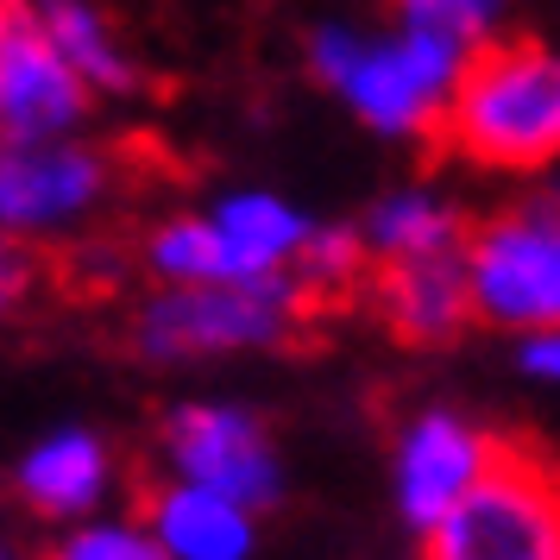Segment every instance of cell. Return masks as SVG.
Returning <instances> with one entry per match:
<instances>
[{
    "instance_id": "obj_1",
    "label": "cell",
    "mask_w": 560,
    "mask_h": 560,
    "mask_svg": "<svg viewBox=\"0 0 560 560\" xmlns=\"http://www.w3.org/2000/svg\"><path fill=\"white\" fill-rule=\"evenodd\" d=\"M466 63L472 51L416 26H397V20L384 32L359 26V20H322L308 32L315 82L378 139H429L447 127Z\"/></svg>"
},
{
    "instance_id": "obj_2",
    "label": "cell",
    "mask_w": 560,
    "mask_h": 560,
    "mask_svg": "<svg viewBox=\"0 0 560 560\" xmlns=\"http://www.w3.org/2000/svg\"><path fill=\"white\" fill-rule=\"evenodd\" d=\"M441 139L466 164L498 177H535L560 164V45L548 38L485 45L459 77Z\"/></svg>"
},
{
    "instance_id": "obj_3",
    "label": "cell",
    "mask_w": 560,
    "mask_h": 560,
    "mask_svg": "<svg viewBox=\"0 0 560 560\" xmlns=\"http://www.w3.org/2000/svg\"><path fill=\"white\" fill-rule=\"evenodd\" d=\"M315 303L296 271L265 283H189V290H152L132 315V353L145 365H196V359H233L283 347L290 328Z\"/></svg>"
},
{
    "instance_id": "obj_4",
    "label": "cell",
    "mask_w": 560,
    "mask_h": 560,
    "mask_svg": "<svg viewBox=\"0 0 560 560\" xmlns=\"http://www.w3.org/2000/svg\"><path fill=\"white\" fill-rule=\"evenodd\" d=\"M466 278H472V308L491 328H560V183L472 228Z\"/></svg>"
},
{
    "instance_id": "obj_5",
    "label": "cell",
    "mask_w": 560,
    "mask_h": 560,
    "mask_svg": "<svg viewBox=\"0 0 560 560\" xmlns=\"http://www.w3.org/2000/svg\"><path fill=\"white\" fill-rule=\"evenodd\" d=\"M416 560H560V472L504 454L429 535Z\"/></svg>"
},
{
    "instance_id": "obj_6",
    "label": "cell",
    "mask_w": 560,
    "mask_h": 560,
    "mask_svg": "<svg viewBox=\"0 0 560 560\" xmlns=\"http://www.w3.org/2000/svg\"><path fill=\"white\" fill-rule=\"evenodd\" d=\"M498 459L504 447L466 409L429 404L404 416V429L390 441V504L404 516V529L429 535L466 491H479V479Z\"/></svg>"
},
{
    "instance_id": "obj_7",
    "label": "cell",
    "mask_w": 560,
    "mask_h": 560,
    "mask_svg": "<svg viewBox=\"0 0 560 560\" xmlns=\"http://www.w3.org/2000/svg\"><path fill=\"white\" fill-rule=\"evenodd\" d=\"M164 479H189L208 491H228L240 504H278L283 459L271 447V429L240 404H177L158 429Z\"/></svg>"
},
{
    "instance_id": "obj_8",
    "label": "cell",
    "mask_w": 560,
    "mask_h": 560,
    "mask_svg": "<svg viewBox=\"0 0 560 560\" xmlns=\"http://www.w3.org/2000/svg\"><path fill=\"white\" fill-rule=\"evenodd\" d=\"M89 102H95V89L51 45L32 0H7L0 7V132H7V145L77 139Z\"/></svg>"
},
{
    "instance_id": "obj_9",
    "label": "cell",
    "mask_w": 560,
    "mask_h": 560,
    "mask_svg": "<svg viewBox=\"0 0 560 560\" xmlns=\"http://www.w3.org/2000/svg\"><path fill=\"white\" fill-rule=\"evenodd\" d=\"M114 196V158L89 139L7 145L0 158V228L7 240H63Z\"/></svg>"
},
{
    "instance_id": "obj_10",
    "label": "cell",
    "mask_w": 560,
    "mask_h": 560,
    "mask_svg": "<svg viewBox=\"0 0 560 560\" xmlns=\"http://www.w3.org/2000/svg\"><path fill=\"white\" fill-rule=\"evenodd\" d=\"M107 485H114V454H107L102 434L82 429V422H63V429L38 434L26 454L13 459L20 504L38 523H57V529L95 523L107 504Z\"/></svg>"
},
{
    "instance_id": "obj_11",
    "label": "cell",
    "mask_w": 560,
    "mask_h": 560,
    "mask_svg": "<svg viewBox=\"0 0 560 560\" xmlns=\"http://www.w3.org/2000/svg\"><path fill=\"white\" fill-rule=\"evenodd\" d=\"M139 523L164 560H253L258 548V510L189 479H158L139 504Z\"/></svg>"
},
{
    "instance_id": "obj_12",
    "label": "cell",
    "mask_w": 560,
    "mask_h": 560,
    "mask_svg": "<svg viewBox=\"0 0 560 560\" xmlns=\"http://www.w3.org/2000/svg\"><path fill=\"white\" fill-rule=\"evenodd\" d=\"M202 214H208V228H214V240H221L228 283H265V278L296 271L308 233H315V221L296 202H283L278 189H228Z\"/></svg>"
},
{
    "instance_id": "obj_13",
    "label": "cell",
    "mask_w": 560,
    "mask_h": 560,
    "mask_svg": "<svg viewBox=\"0 0 560 560\" xmlns=\"http://www.w3.org/2000/svg\"><path fill=\"white\" fill-rule=\"evenodd\" d=\"M378 322L409 347H441L454 340L479 308H472V278H466V253L441 258H404V265H378L372 283Z\"/></svg>"
},
{
    "instance_id": "obj_14",
    "label": "cell",
    "mask_w": 560,
    "mask_h": 560,
    "mask_svg": "<svg viewBox=\"0 0 560 560\" xmlns=\"http://www.w3.org/2000/svg\"><path fill=\"white\" fill-rule=\"evenodd\" d=\"M365 246L378 265H404V258H441V253H466V214L459 202H447L434 183H404L372 202V214L359 221Z\"/></svg>"
},
{
    "instance_id": "obj_15",
    "label": "cell",
    "mask_w": 560,
    "mask_h": 560,
    "mask_svg": "<svg viewBox=\"0 0 560 560\" xmlns=\"http://www.w3.org/2000/svg\"><path fill=\"white\" fill-rule=\"evenodd\" d=\"M32 13L95 95H132L139 89V63H132V51L120 45L114 20L95 0H32Z\"/></svg>"
},
{
    "instance_id": "obj_16",
    "label": "cell",
    "mask_w": 560,
    "mask_h": 560,
    "mask_svg": "<svg viewBox=\"0 0 560 560\" xmlns=\"http://www.w3.org/2000/svg\"><path fill=\"white\" fill-rule=\"evenodd\" d=\"M397 26H416L429 38H447L459 51L479 57L485 45H498V32L510 20V0H390Z\"/></svg>"
},
{
    "instance_id": "obj_17",
    "label": "cell",
    "mask_w": 560,
    "mask_h": 560,
    "mask_svg": "<svg viewBox=\"0 0 560 560\" xmlns=\"http://www.w3.org/2000/svg\"><path fill=\"white\" fill-rule=\"evenodd\" d=\"M365 265H372V246L359 228H315L303 258H296V283L308 296H340L365 278Z\"/></svg>"
},
{
    "instance_id": "obj_18",
    "label": "cell",
    "mask_w": 560,
    "mask_h": 560,
    "mask_svg": "<svg viewBox=\"0 0 560 560\" xmlns=\"http://www.w3.org/2000/svg\"><path fill=\"white\" fill-rule=\"evenodd\" d=\"M38 560H164L145 523H127V516H95V523H77L63 529Z\"/></svg>"
},
{
    "instance_id": "obj_19",
    "label": "cell",
    "mask_w": 560,
    "mask_h": 560,
    "mask_svg": "<svg viewBox=\"0 0 560 560\" xmlns=\"http://www.w3.org/2000/svg\"><path fill=\"white\" fill-rule=\"evenodd\" d=\"M516 372L535 378V384H560V328L523 334V340H516Z\"/></svg>"
}]
</instances>
